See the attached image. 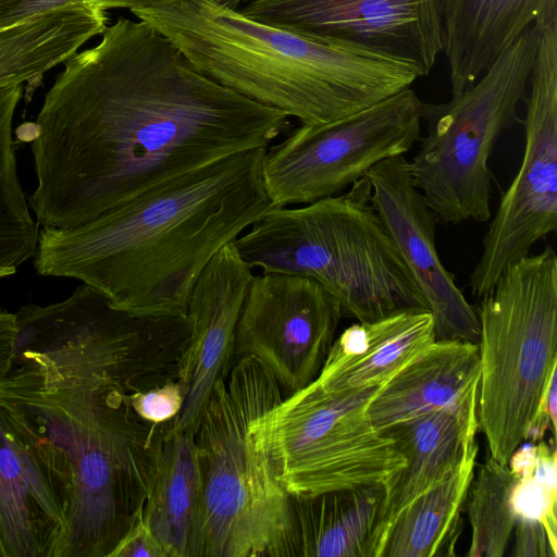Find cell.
I'll use <instances>...</instances> for the list:
<instances>
[{
    "label": "cell",
    "mask_w": 557,
    "mask_h": 557,
    "mask_svg": "<svg viewBox=\"0 0 557 557\" xmlns=\"http://www.w3.org/2000/svg\"><path fill=\"white\" fill-rule=\"evenodd\" d=\"M382 386L331 389L313 380L255 423V440L289 495L384 485L404 467L367 412Z\"/></svg>",
    "instance_id": "cell-9"
},
{
    "label": "cell",
    "mask_w": 557,
    "mask_h": 557,
    "mask_svg": "<svg viewBox=\"0 0 557 557\" xmlns=\"http://www.w3.org/2000/svg\"><path fill=\"white\" fill-rule=\"evenodd\" d=\"M343 317L338 301L317 281L261 272L242 308L235 357L258 359L288 396L317 377Z\"/></svg>",
    "instance_id": "cell-12"
},
{
    "label": "cell",
    "mask_w": 557,
    "mask_h": 557,
    "mask_svg": "<svg viewBox=\"0 0 557 557\" xmlns=\"http://www.w3.org/2000/svg\"><path fill=\"white\" fill-rule=\"evenodd\" d=\"M540 26L525 29L470 87L442 103L423 104L426 134L408 168L435 215L458 224L491 219L488 162L503 133L520 122Z\"/></svg>",
    "instance_id": "cell-8"
},
{
    "label": "cell",
    "mask_w": 557,
    "mask_h": 557,
    "mask_svg": "<svg viewBox=\"0 0 557 557\" xmlns=\"http://www.w3.org/2000/svg\"><path fill=\"white\" fill-rule=\"evenodd\" d=\"M201 506L195 433L169 429L143 510L145 524L168 557H196Z\"/></svg>",
    "instance_id": "cell-21"
},
{
    "label": "cell",
    "mask_w": 557,
    "mask_h": 557,
    "mask_svg": "<svg viewBox=\"0 0 557 557\" xmlns=\"http://www.w3.org/2000/svg\"><path fill=\"white\" fill-rule=\"evenodd\" d=\"M251 356L214 385L195 433L202 480L196 557H297L293 502L253 434L283 399Z\"/></svg>",
    "instance_id": "cell-5"
},
{
    "label": "cell",
    "mask_w": 557,
    "mask_h": 557,
    "mask_svg": "<svg viewBox=\"0 0 557 557\" xmlns=\"http://www.w3.org/2000/svg\"><path fill=\"white\" fill-rule=\"evenodd\" d=\"M476 457L406 506L385 532L375 557L455 556L461 512Z\"/></svg>",
    "instance_id": "cell-23"
},
{
    "label": "cell",
    "mask_w": 557,
    "mask_h": 557,
    "mask_svg": "<svg viewBox=\"0 0 557 557\" xmlns=\"http://www.w3.org/2000/svg\"><path fill=\"white\" fill-rule=\"evenodd\" d=\"M371 203L423 294L435 341L479 343L474 309L446 270L435 245L436 215L416 187L403 154L382 160L366 174Z\"/></svg>",
    "instance_id": "cell-14"
},
{
    "label": "cell",
    "mask_w": 557,
    "mask_h": 557,
    "mask_svg": "<svg viewBox=\"0 0 557 557\" xmlns=\"http://www.w3.org/2000/svg\"><path fill=\"white\" fill-rule=\"evenodd\" d=\"M515 557H556L557 537L540 520L517 519L515 524Z\"/></svg>",
    "instance_id": "cell-27"
},
{
    "label": "cell",
    "mask_w": 557,
    "mask_h": 557,
    "mask_svg": "<svg viewBox=\"0 0 557 557\" xmlns=\"http://www.w3.org/2000/svg\"><path fill=\"white\" fill-rule=\"evenodd\" d=\"M383 485L292 496L297 557H372Z\"/></svg>",
    "instance_id": "cell-22"
},
{
    "label": "cell",
    "mask_w": 557,
    "mask_h": 557,
    "mask_svg": "<svg viewBox=\"0 0 557 557\" xmlns=\"http://www.w3.org/2000/svg\"><path fill=\"white\" fill-rule=\"evenodd\" d=\"M525 95L523 157L482 240L469 287L482 298L512 263L557 228V22L540 28Z\"/></svg>",
    "instance_id": "cell-11"
},
{
    "label": "cell",
    "mask_w": 557,
    "mask_h": 557,
    "mask_svg": "<svg viewBox=\"0 0 557 557\" xmlns=\"http://www.w3.org/2000/svg\"><path fill=\"white\" fill-rule=\"evenodd\" d=\"M517 475L492 457L480 465L467 493L465 507L472 530L468 557H502L517 521L512 491Z\"/></svg>",
    "instance_id": "cell-25"
},
{
    "label": "cell",
    "mask_w": 557,
    "mask_h": 557,
    "mask_svg": "<svg viewBox=\"0 0 557 557\" xmlns=\"http://www.w3.org/2000/svg\"><path fill=\"white\" fill-rule=\"evenodd\" d=\"M176 361L116 348L35 356L0 379V406L49 468L65 521L54 557H112L141 518L172 422L134 392L176 380Z\"/></svg>",
    "instance_id": "cell-2"
},
{
    "label": "cell",
    "mask_w": 557,
    "mask_h": 557,
    "mask_svg": "<svg viewBox=\"0 0 557 557\" xmlns=\"http://www.w3.org/2000/svg\"><path fill=\"white\" fill-rule=\"evenodd\" d=\"M478 405L433 410L383 430L405 465L383 485L384 495L372 534V557L397 515L478 456Z\"/></svg>",
    "instance_id": "cell-16"
},
{
    "label": "cell",
    "mask_w": 557,
    "mask_h": 557,
    "mask_svg": "<svg viewBox=\"0 0 557 557\" xmlns=\"http://www.w3.org/2000/svg\"><path fill=\"white\" fill-rule=\"evenodd\" d=\"M243 1V0H242Z\"/></svg>",
    "instance_id": "cell-33"
},
{
    "label": "cell",
    "mask_w": 557,
    "mask_h": 557,
    "mask_svg": "<svg viewBox=\"0 0 557 557\" xmlns=\"http://www.w3.org/2000/svg\"><path fill=\"white\" fill-rule=\"evenodd\" d=\"M265 149L166 181L86 224L41 228L36 271L87 284L134 315H186L209 261L274 208L262 178Z\"/></svg>",
    "instance_id": "cell-3"
},
{
    "label": "cell",
    "mask_w": 557,
    "mask_h": 557,
    "mask_svg": "<svg viewBox=\"0 0 557 557\" xmlns=\"http://www.w3.org/2000/svg\"><path fill=\"white\" fill-rule=\"evenodd\" d=\"M479 381L478 344L433 341L380 388L367 412L383 430L433 410L478 405Z\"/></svg>",
    "instance_id": "cell-18"
},
{
    "label": "cell",
    "mask_w": 557,
    "mask_h": 557,
    "mask_svg": "<svg viewBox=\"0 0 557 557\" xmlns=\"http://www.w3.org/2000/svg\"><path fill=\"white\" fill-rule=\"evenodd\" d=\"M112 557H168L164 548L141 518L114 550Z\"/></svg>",
    "instance_id": "cell-29"
},
{
    "label": "cell",
    "mask_w": 557,
    "mask_h": 557,
    "mask_svg": "<svg viewBox=\"0 0 557 557\" xmlns=\"http://www.w3.org/2000/svg\"><path fill=\"white\" fill-rule=\"evenodd\" d=\"M451 92L470 87L525 29L557 22V0H442Z\"/></svg>",
    "instance_id": "cell-19"
},
{
    "label": "cell",
    "mask_w": 557,
    "mask_h": 557,
    "mask_svg": "<svg viewBox=\"0 0 557 557\" xmlns=\"http://www.w3.org/2000/svg\"><path fill=\"white\" fill-rule=\"evenodd\" d=\"M239 10L270 25L406 61L421 76L444 49L442 0H248Z\"/></svg>",
    "instance_id": "cell-13"
},
{
    "label": "cell",
    "mask_w": 557,
    "mask_h": 557,
    "mask_svg": "<svg viewBox=\"0 0 557 557\" xmlns=\"http://www.w3.org/2000/svg\"><path fill=\"white\" fill-rule=\"evenodd\" d=\"M64 529L51 471L0 406V532L8 557H54Z\"/></svg>",
    "instance_id": "cell-17"
},
{
    "label": "cell",
    "mask_w": 557,
    "mask_h": 557,
    "mask_svg": "<svg viewBox=\"0 0 557 557\" xmlns=\"http://www.w3.org/2000/svg\"><path fill=\"white\" fill-rule=\"evenodd\" d=\"M207 77L300 124L363 110L421 77L406 61L263 23L214 0L131 10Z\"/></svg>",
    "instance_id": "cell-4"
},
{
    "label": "cell",
    "mask_w": 557,
    "mask_h": 557,
    "mask_svg": "<svg viewBox=\"0 0 557 557\" xmlns=\"http://www.w3.org/2000/svg\"><path fill=\"white\" fill-rule=\"evenodd\" d=\"M30 144L42 228L86 224L194 170L268 148L289 117L195 69L141 20L119 17L47 91Z\"/></svg>",
    "instance_id": "cell-1"
},
{
    "label": "cell",
    "mask_w": 557,
    "mask_h": 557,
    "mask_svg": "<svg viewBox=\"0 0 557 557\" xmlns=\"http://www.w3.org/2000/svg\"><path fill=\"white\" fill-rule=\"evenodd\" d=\"M16 332L15 313L0 310V379L13 367Z\"/></svg>",
    "instance_id": "cell-30"
},
{
    "label": "cell",
    "mask_w": 557,
    "mask_h": 557,
    "mask_svg": "<svg viewBox=\"0 0 557 557\" xmlns=\"http://www.w3.org/2000/svg\"><path fill=\"white\" fill-rule=\"evenodd\" d=\"M433 341L429 310H407L357 322L334 339L314 379L331 389L384 385Z\"/></svg>",
    "instance_id": "cell-20"
},
{
    "label": "cell",
    "mask_w": 557,
    "mask_h": 557,
    "mask_svg": "<svg viewBox=\"0 0 557 557\" xmlns=\"http://www.w3.org/2000/svg\"><path fill=\"white\" fill-rule=\"evenodd\" d=\"M180 0H91L90 2L97 4L106 10L108 9H127L133 10L136 8H145L157 4L170 3ZM223 5L232 9H239L242 0H214Z\"/></svg>",
    "instance_id": "cell-31"
},
{
    "label": "cell",
    "mask_w": 557,
    "mask_h": 557,
    "mask_svg": "<svg viewBox=\"0 0 557 557\" xmlns=\"http://www.w3.org/2000/svg\"><path fill=\"white\" fill-rule=\"evenodd\" d=\"M183 403L184 395L177 380H169L131 395V405L137 416L157 425L173 422Z\"/></svg>",
    "instance_id": "cell-26"
},
{
    "label": "cell",
    "mask_w": 557,
    "mask_h": 557,
    "mask_svg": "<svg viewBox=\"0 0 557 557\" xmlns=\"http://www.w3.org/2000/svg\"><path fill=\"white\" fill-rule=\"evenodd\" d=\"M0 557H8V554H7V550L4 547V543H3V540L1 536V532H0Z\"/></svg>",
    "instance_id": "cell-32"
},
{
    "label": "cell",
    "mask_w": 557,
    "mask_h": 557,
    "mask_svg": "<svg viewBox=\"0 0 557 557\" xmlns=\"http://www.w3.org/2000/svg\"><path fill=\"white\" fill-rule=\"evenodd\" d=\"M235 245L251 269L317 281L358 322L429 310L371 203L366 176L343 194L272 208Z\"/></svg>",
    "instance_id": "cell-6"
},
{
    "label": "cell",
    "mask_w": 557,
    "mask_h": 557,
    "mask_svg": "<svg viewBox=\"0 0 557 557\" xmlns=\"http://www.w3.org/2000/svg\"><path fill=\"white\" fill-rule=\"evenodd\" d=\"M423 104L406 88L336 121L292 129L262 161L273 207L335 196L382 160L409 151L420 138Z\"/></svg>",
    "instance_id": "cell-10"
},
{
    "label": "cell",
    "mask_w": 557,
    "mask_h": 557,
    "mask_svg": "<svg viewBox=\"0 0 557 557\" xmlns=\"http://www.w3.org/2000/svg\"><path fill=\"white\" fill-rule=\"evenodd\" d=\"M476 309L478 423L490 457L507 465L527 441L557 369V256L552 246L510 264Z\"/></svg>",
    "instance_id": "cell-7"
},
{
    "label": "cell",
    "mask_w": 557,
    "mask_h": 557,
    "mask_svg": "<svg viewBox=\"0 0 557 557\" xmlns=\"http://www.w3.org/2000/svg\"><path fill=\"white\" fill-rule=\"evenodd\" d=\"M24 85L0 88V276L15 274L35 257L39 228L29 212L16 166L12 125Z\"/></svg>",
    "instance_id": "cell-24"
},
{
    "label": "cell",
    "mask_w": 557,
    "mask_h": 557,
    "mask_svg": "<svg viewBox=\"0 0 557 557\" xmlns=\"http://www.w3.org/2000/svg\"><path fill=\"white\" fill-rule=\"evenodd\" d=\"M91 0H0V28L67 4Z\"/></svg>",
    "instance_id": "cell-28"
},
{
    "label": "cell",
    "mask_w": 557,
    "mask_h": 557,
    "mask_svg": "<svg viewBox=\"0 0 557 557\" xmlns=\"http://www.w3.org/2000/svg\"><path fill=\"white\" fill-rule=\"evenodd\" d=\"M252 277V269L233 240L214 255L196 280L187 305L189 333L177 376L184 403L170 431L196 433L214 385L227 376Z\"/></svg>",
    "instance_id": "cell-15"
}]
</instances>
